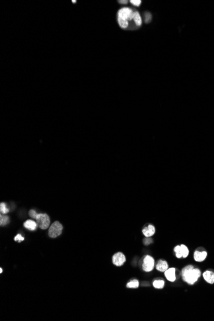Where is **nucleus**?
Segmentation results:
<instances>
[{
  "label": "nucleus",
  "mask_w": 214,
  "mask_h": 321,
  "mask_svg": "<svg viewBox=\"0 0 214 321\" xmlns=\"http://www.w3.org/2000/svg\"><path fill=\"white\" fill-rule=\"evenodd\" d=\"M72 2H73V3H76V1H72Z\"/></svg>",
  "instance_id": "25"
},
{
  "label": "nucleus",
  "mask_w": 214,
  "mask_h": 321,
  "mask_svg": "<svg viewBox=\"0 0 214 321\" xmlns=\"http://www.w3.org/2000/svg\"><path fill=\"white\" fill-rule=\"evenodd\" d=\"M139 286V282L137 279H134L131 280L128 283H127L126 287L130 288H137Z\"/></svg>",
  "instance_id": "15"
},
{
  "label": "nucleus",
  "mask_w": 214,
  "mask_h": 321,
  "mask_svg": "<svg viewBox=\"0 0 214 321\" xmlns=\"http://www.w3.org/2000/svg\"><path fill=\"white\" fill-rule=\"evenodd\" d=\"M30 216L36 219L38 226L42 230H46L49 227L50 225V219L49 216L46 214H37L33 210L29 211Z\"/></svg>",
  "instance_id": "2"
},
{
  "label": "nucleus",
  "mask_w": 214,
  "mask_h": 321,
  "mask_svg": "<svg viewBox=\"0 0 214 321\" xmlns=\"http://www.w3.org/2000/svg\"><path fill=\"white\" fill-rule=\"evenodd\" d=\"M183 280L188 284H195L201 275L200 269L192 265H188L185 267L181 271Z\"/></svg>",
  "instance_id": "1"
},
{
  "label": "nucleus",
  "mask_w": 214,
  "mask_h": 321,
  "mask_svg": "<svg viewBox=\"0 0 214 321\" xmlns=\"http://www.w3.org/2000/svg\"><path fill=\"white\" fill-rule=\"evenodd\" d=\"M37 226L38 224L37 222H35L32 220H28L24 223V227H26L27 229L31 231H34L36 230Z\"/></svg>",
  "instance_id": "13"
},
{
  "label": "nucleus",
  "mask_w": 214,
  "mask_h": 321,
  "mask_svg": "<svg viewBox=\"0 0 214 321\" xmlns=\"http://www.w3.org/2000/svg\"><path fill=\"white\" fill-rule=\"evenodd\" d=\"M203 277L205 280L209 284L214 283V271L212 270H206L203 273Z\"/></svg>",
  "instance_id": "9"
},
{
  "label": "nucleus",
  "mask_w": 214,
  "mask_h": 321,
  "mask_svg": "<svg viewBox=\"0 0 214 321\" xmlns=\"http://www.w3.org/2000/svg\"><path fill=\"white\" fill-rule=\"evenodd\" d=\"M63 230V226L59 222L56 221L51 225L49 228V236L51 238H56L60 235Z\"/></svg>",
  "instance_id": "4"
},
{
  "label": "nucleus",
  "mask_w": 214,
  "mask_h": 321,
  "mask_svg": "<svg viewBox=\"0 0 214 321\" xmlns=\"http://www.w3.org/2000/svg\"><path fill=\"white\" fill-rule=\"evenodd\" d=\"M208 253L203 247H198L194 253V258L195 261L198 262H203L207 256Z\"/></svg>",
  "instance_id": "7"
},
{
  "label": "nucleus",
  "mask_w": 214,
  "mask_h": 321,
  "mask_svg": "<svg viewBox=\"0 0 214 321\" xmlns=\"http://www.w3.org/2000/svg\"><path fill=\"white\" fill-rule=\"evenodd\" d=\"M153 287L155 288L158 289H162L164 287L165 282L164 280H162V279H159V280L154 281L153 283Z\"/></svg>",
  "instance_id": "14"
},
{
  "label": "nucleus",
  "mask_w": 214,
  "mask_h": 321,
  "mask_svg": "<svg viewBox=\"0 0 214 321\" xmlns=\"http://www.w3.org/2000/svg\"><path fill=\"white\" fill-rule=\"evenodd\" d=\"M118 23H119V24L120 25V27L121 28H126L128 27V21H123V20H121V19H118Z\"/></svg>",
  "instance_id": "19"
},
{
  "label": "nucleus",
  "mask_w": 214,
  "mask_h": 321,
  "mask_svg": "<svg viewBox=\"0 0 214 321\" xmlns=\"http://www.w3.org/2000/svg\"><path fill=\"white\" fill-rule=\"evenodd\" d=\"M134 12L132 11V10L128 7H124L120 9L118 14V19H121L128 21L131 20L134 18Z\"/></svg>",
  "instance_id": "3"
},
{
  "label": "nucleus",
  "mask_w": 214,
  "mask_h": 321,
  "mask_svg": "<svg viewBox=\"0 0 214 321\" xmlns=\"http://www.w3.org/2000/svg\"><path fill=\"white\" fill-rule=\"evenodd\" d=\"M155 260L153 257L149 255H147L144 257L142 264V269L146 272H150L154 268Z\"/></svg>",
  "instance_id": "6"
},
{
  "label": "nucleus",
  "mask_w": 214,
  "mask_h": 321,
  "mask_svg": "<svg viewBox=\"0 0 214 321\" xmlns=\"http://www.w3.org/2000/svg\"><path fill=\"white\" fill-rule=\"evenodd\" d=\"M2 272H3V270H2V269L1 268V269H0V273H2Z\"/></svg>",
  "instance_id": "24"
},
{
  "label": "nucleus",
  "mask_w": 214,
  "mask_h": 321,
  "mask_svg": "<svg viewBox=\"0 0 214 321\" xmlns=\"http://www.w3.org/2000/svg\"><path fill=\"white\" fill-rule=\"evenodd\" d=\"M144 244H145L146 245L149 244L150 243L152 242V240H151V239H149V238L147 237V238H146V239L144 240Z\"/></svg>",
  "instance_id": "22"
},
{
  "label": "nucleus",
  "mask_w": 214,
  "mask_h": 321,
  "mask_svg": "<svg viewBox=\"0 0 214 321\" xmlns=\"http://www.w3.org/2000/svg\"><path fill=\"white\" fill-rule=\"evenodd\" d=\"M119 2L121 4H126L127 3H128V1H126H126H119Z\"/></svg>",
  "instance_id": "23"
},
{
  "label": "nucleus",
  "mask_w": 214,
  "mask_h": 321,
  "mask_svg": "<svg viewBox=\"0 0 214 321\" xmlns=\"http://www.w3.org/2000/svg\"><path fill=\"white\" fill-rule=\"evenodd\" d=\"M9 222V218L8 216L0 215V224L1 226H5Z\"/></svg>",
  "instance_id": "17"
},
{
  "label": "nucleus",
  "mask_w": 214,
  "mask_h": 321,
  "mask_svg": "<svg viewBox=\"0 0 214 321\" xmlns=\"http://www.w3.org/2000/svg\"><path fill=\"white\" fill-rule=\"evenodd\" d=\"M176 269L175 268L172 267L168 269L167 271H165V276L167 280H169L171 282H173L176 280Z\"/></svg>",
  "instance_id": "10"
},
{
  "label": "nucleus",
  "mask_w": 214,
  "mask_h": 321,
  "mask_svg": "<svg viewBox=\"0 0 214 321\" xmlns=\"http://www.w3.org/2000/svg\"><path fill=\"white\" fill-rule=\"evenodd\" d=\"M156 269L160 272H165L168 269V263L166 261L160 260L156 263Z\"/></svg>",
  "instance_id": "12"
},
{
  "label": "nucleus",
  "mask_w": 214,
  "mask_h": 321,
  "mask_svg": "<svg viewBox=\"0 0 214 321\" xmlns=\"http://www.w3.org/2000/svg\"><path fill=\"white\" fill-rule=\"evenodd\" d=\"M14 240H15V241L21 242V241L24 240V237H23L21 234H18L16 237L14 238Z\"/></svg>",
  "instance_id": "21"
},
{
  "label": "nucleus",
  "mask_w": 214,
  "mask_h": 321,
  "mask_svg": "<svg viewBox=\"0 0 214 321\" xmlns=\"http://www.w3.org/2000/svg\"><path fill=\"white\" fill-rule=\"evenodd\" d=\"M0 211H1V213L3 214H7L8 212L9 211V210L7 208V206H6L5 203H2L1 204H0Z\"/></svg>",
  "instance_id": "18"
},
{
  "label": "nucleus",
  "mask_w": 214,
  "mask_h": 321,
  "mask_svg": "<svg viewBox=\"0 0 214 321\" xmlns=\"http://www.w3.org/2000/svg\"><path fill=\"white\" fill-rule=\"evenodd\" d=\"M130 2L132 5H134V6L137 7H139L141 3V1H140V0H138V1H137V0H131Z\"/></svg>",
  "instance_id": "20"
},
{
  "label": "nucleus",
  "mask_w": 214,
  "mask_h": 321,
  "mask_svg": "<svg viewBox=\"0 0 214 321\" xmlns=\"http://www.w3.org/2000/svg\"><path fill=\"white\" fill-rule=\"evenodd\" d=\"M134 21L135 24L137 26H140L142 24V19L140 17V15L138 12H135L134 14Z\"/></svg>",
  "instance_id": "16"
},
{
  "label": "nucleus",
  "mask_w": 214,
  "mask_h": 321,
  "mask_svg": "<svg viewBox=\"0 0 214 321\" xmlns=\"http://www.w3.org/2000/svg\"><path fill=\"white\" fill-rule=\"evenodd\" d=\"M112 262L114 265L117 266H121L126 262V257L123 253L121 252L117 253L112 257Z\"/></svg>",
  "instance_id": "8"
},
{
  "label": "nucleus",
  "mask_w": 214,
  "mask_h": 321,
  "mask_svg": "<svg viewBox=\"0 0 214 321\" xmlns=\"http://www.w3.org/2000/svg\"><path fill=\"white\" fill-rule=\"evenodd\" d=\"M142 233L146 237H150L153 235L155 233V228L153 225H149L147 227H146L142 230Z\"/></svg>",
  "instance_id": "11"
},
{
  "label": "nucleus",
  "mask_w": 214,
  "mask_h": 321,
  "mask_svg": "<svg viewBox=\"0 0 214 321\" xmlns=\"http://www.w3.org/2000/svg\"><path fill=\"white\" fill-rule=\"evenodd\" d=\"M174 251L176 253V256L178 258H185L189 254V250H188V247L183 244L176 246L174 249Z\"/></svg>",
  "instance_id": "5"
}]
</instances>
